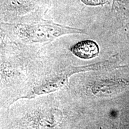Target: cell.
<instances>
[{"label": "cell", "instance_id": "1", "mask_svg": "<svg viewBox=\"0 0 129 129\" xmlns=\"http://www.w3.org/2000/svg\"><path fill=\"white\" fill-rule=\"evenodd\" d=\"M71 50L77 57L81 59H89L98 55L99 48L94 41L85 40L79 42L72 46Z\"/></svg>", "mask_w": 129, "mask_h": 129}, {"label": "cell", "instance_id": "2", "mask_svg": "<svg viewBox=\"0 0 129 129\" xmlns=\"http://www.w3.org/2000/svg\"><path fill=\"white\" fill-rule=\"evenodd\" d=\"M82 2L88 6H98L104 4L108 1V0H81Z\"/></svg>", "mask_w": 129, "mask_h": 129}]
</instances>
